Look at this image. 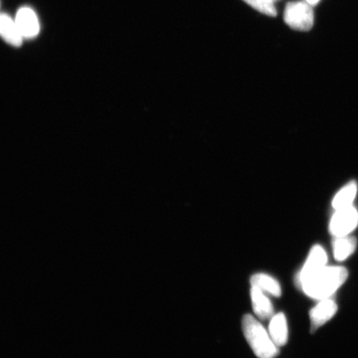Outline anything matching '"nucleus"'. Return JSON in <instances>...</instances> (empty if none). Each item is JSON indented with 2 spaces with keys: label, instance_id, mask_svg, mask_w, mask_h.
<instances>
[{
  "label": "nucleus",
  "instance_id": "4468645a",
  "mask_svg": "<svg viewBox=\"0 0 358 358\" xmlns=\"http://www.w3.org/2000/svg\"><path fill=\"white\" fill-rule=\"evenodd\" d=\"M243 1L263 15L270 17L277 15L275 4L273 3L274 1L272 0H243Z\"/></svg>",
  "mask_w": 358,
  "mask_h": 358
},
{
  "label": "nucleus",
  "instance_id": "6e6552de",
  "mask_svg": "<svg viewBox=\"0 0 358 358\" xmlns=\"http://www.w3.org/2000/svg\"><path fill=\"white\" fill-rule=\"evenodd\" d=\"M0 37L13 47H20L24 40L15 20L6 13H0Z\"/></svg>",
  "mask_w": 358,
  "mask_h": 358
},
{
  "label": "nucleus",
  "instance_id": "0eeeda50",
  "mask_svg": "<svg viewBox=\"0 0 358 358\" xmlns=\"http://www.w3.org/2000/svg\"><path fill=\"white\" fill-rule=\"evenodd\" d=\"M327 262H328V256H327L324 249L320 245L313 246L306 264L299 272L298 282L307 278L313 273L320 271L321 268L327 266Z\"/></svg>",
  "mask_w": 358,
  "mask_h": 358
},
{
  "label": "nucleus",
  "instance_id": "39448f33",
  "mask_svg": "<svg viewBox=\"0 0 358 358\" xmlns=\"http://www.w3.org/2000/svg\"><path fill=\"white\" fill-rule=\"evenodd\" d=\"M17 28L24 39H33L40 32V22L37 13L30 7H22L15 17Z\"/></svg>",
  "mask_w": 358,
  "mask_h": 358
},
{
  "label": "nucleus",
  "instance_id": "dca6fc26",
  "mask_svg": "<svg viewBox=\"0 0 358 358\" xmlns=\"http://www.w3.org/2000/svg\"><path fill=\"white\" fill-rule=\"evenodd\" d=\"M272 1H274V0H272Z\"/></svg>",
  "mask_w": 358,
  "mask_h": 358
},
{
  "label": "nucleus",
  "instance_id": "9d476101",
  "mask_svg": "<svg viewBox=\"0 0 358 358\" xmlns=\"http://www.w3.org/2000/svg\"><path fill=\"white\" fill-rule=\"evenodd\" d=\"M268 334L278 347L284 346L287 343L288 324L283 313H277L271 317L270 325H268Z\"/></svg>",
  "mask_w": 358,
  "mask_h": 358
},
{
  "label": "nucleus",
  "instance_id": "ddd939ff",
  "mask_svg": "<svg viewBox=\"0 0 358 358\" xmlns=\"http://www.w3.org/2000/svg\"><path fill=\"white\" fill-rule=\"evenodd\" d=\"M357 194V185L355 182L349 183L344 189L338 192L333 201V207L337 210H341L351 207Z\"/></svg>",
  "mask_w": 358,
  "mask_h": 358
},
{
  "label": "nucleus",
  "instance_id": "1a4fd4ad",
  "mask_svg": "<svg viewBox=\"0 0 358 358\" xmlns=\"http://www.w3.org/2000/svg\"><path fill=\"white\" fill-rule=\"evenodd\" d=\"M252 308L256 315L262 320H271L274 316V308L272 303L266 296V293L257 287L252 286L250 289Z\"/></svg>",
  "mask_w": 358,
  "mask_h": 358
},
{
  "label": "nucleus",
  "instance_id": "423d86ee",
  "mask_svg": "<svg viewBox=\"0 0 358 358\" xmlns=\"http://www.w3.org/2000/svg\"><path fill=\"white\" fill-rule=\"evenodd\" d=\"M338 306L333 299H324L310 311L311 332L329 322L337 313Z\"/></svg>",
  "mask_w": 358,
  "mask_h": 358
},
{
  "label": "nucleus",
  "instance_id": "7ed1b4c3",
  "mask_svg": "<svg viewBox=\"0 0 358 358\" xmlns=\"http://www.w3.org/2000/svg\"><path fill=\"white\" fill-rule=\"evenodd\" d=\"M310 3L304 1L289 2L286 4L284 20L289 28L308 32L315 24V13Z\"/></svg>",
  "mask_w": 358,
  "mask_h": 358
},
{
  "label": "nucleus",
  "instance_id": "f03ea898",
  "mask_svg": "<svg viewBox=\"0 0 358 358\" xmlns=\"http://www.w3.org/2000/svg\"><path fill=\"white\" fill-rule=\"evenodd\" d=\"M243 331L250 348L259 358H274L279 355V347L259 322L250 315L243 319Z\"/></svg>",
  "mask_w": 358,
  "mask_h": 358
},
{
  "label": "nucleus",
  "instance_id": "20e7f679",
  "mask_svg": "<svg viewBox=\"0 0 358 358\" xmlns=\"http://www.w3.org/2000/svg\"><path fill=\"white\" fill-rule=\"evenodd\" d=\"M358 223V213L355 208L338 210L330 222L331 234L336 237L348 236L355 229Z\"/></svg>",
  "mask_w": 358,
  "mask_h": 358
},
{
  "label": "nucleus",
  "instance_id": "9b49d317",
  "mask_svg": "<svg viewBox=\"0 0 358 358\" xmlns=\"http://www.w3.org/2000/svg\"><path fill=\"white\" fill-rule=\"evenodd\" d=\"M250 284L272 296L280 297L282 293L279 282L266 274L254 275L250 279Z\"/></svg>",
  "mask_w": 358,
  "mask_h": 358
},
{
  "label": "nucleus",
  "instance_id": "f257e3e1",
  "mask_svg": "<svg viewBox=\"0 0 358 358\" xmlns=\"http://www.w3.org/2000/svg\"><path fill=\"white\" fill-rule=\"evenodd\" d=\"M348 272L342 266H325L320 271L298 282L299 287L308 297L329 299L348 279Z\"/></svg>",
  "mask_w": 358,
  "mask_h": 358
},
{
  "label": "nucleus",
  "instance_id": "2eb2a0df",
  "mask_svg": "<svg viewBox=\"0 0 358 358\" xmlns=\"http://www.w3.org/2000/svg\"><path fill=\"white\" fill-rule=\"evenodd\" d=\"M320 0H306V2L310 3V6H315L317 3H319Z\"/></svg>",
  "mask_w": 358,
  "mask_h": 358
},
{
  "label": "nucleus",
  "instance_id": "f8f14e48",
  "mask_svg": "<svg viewBox=\"0 0 358 358\" xmlns=\"http://www.w3.org/2000/svg\"><path fill=\"white\" fill-rule=\"evenodd\" d=\"M357 248L355 237L345 236L337 237L334 244V257L338 262L345 261Z\"/></svg>",
  "mask_w": 358,
  "mask_h": 358
}]
</instances>
